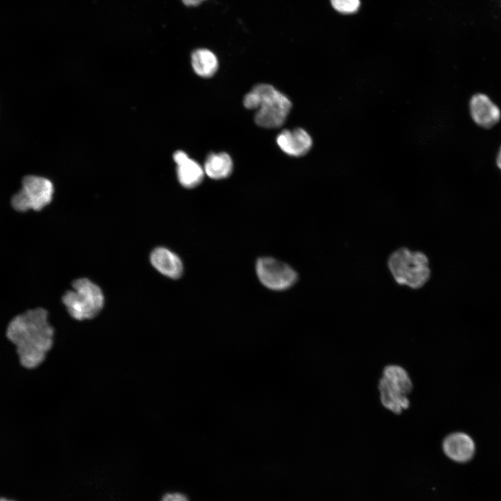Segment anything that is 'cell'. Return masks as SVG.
I'll return each instance as SVG.
<instances>
[{
	"label": "cell",
	"instance_id": "obj_7",
	"mask_svg": "<svg viewBox=\"0 0 501 501\" xmlns=\"http://www.w3.org/2000/svg\"><path fill=\"white\" fill-rule=\"evenodd\" d=\"M469 111L473 122L482 128H492L501 119L499 106L484 93H477L470 97Z\"/></svg>",
	"mask_w": 501,
	"mask_h": 501
},
{
	"label": "cell",
	"instance_id": "obj_3",
	"mask_svg": "<svg viewBox=\"0 0 501 501\" xmlns=\"http://www.w3.org/2000/svg\"><path fill=\"white\" fill-rule=\"evenodd\" d=\"M427 255L407 248L395 250L388 260V267L395 282L412 289H419L427 283L431 271Z\"/></svg>",
	"mask_w": 501,
	"mask_h": 501
},
{
	"label": "cell",
	"instance_id": "obj_15",
	"mask_svg": "<svg viewBox=\"0 0 501 501\" xmlns=\"http://www.w3.org/2000/svg\"><path fill=\"white\" fill-rule=\"evenodd\" d=\"M382 377L392 388L407 396L413 390V383L408 372L400 365H386L383 369Z\"/></svg>",
	"mask_w": 501,
	"mask_h": 501
},
{
	"label": "cell",
	"instance_id": "obj_14",
	"mask_svg": "<svg viewBox=\"0 0 501 501\" xmlns=\"http://www.w3.org/2000/svg\"><path fill=\"white\" fill-rule=\"evenodd\" d=\"M191 65L198 76L208 78L217 71L218 62L216 55L210 50L198 49L191 54Z\"/></svg>",
	"mask_w": 501,
	"mask_h": 501
},
{
	"label": "cell",
	"instance_id": "obj_6",
	"mask_svg": "<svg viewBox=\"0 0 501 501\" xmlns=\"http://www.w3.org/2000/svg\"><path fill=\"white\" fill-rule=\"evenodd\" d=\"M256 271L260 282L273 290L286 289L297 279L296 273L289 266L271 257L259 259Z\"/></svg>",
	"mask_w": 501,
	"mask_h": 501
},
{
	"label": "cell",
	"instance_id": "obj_4",
	"mask_svg": "<svg viewBox=\"0 0 501 501\" xmlns=\"http://www.w3.org/2000/svg\"><path fill=\"white\" fill-rule=\"evenodd\" d=\"M62 298L70 315L77 321L93 319L102 310L104 297L100 287L88 278H79Z\"/></svg>",
	"mask_w": 501,
	"mask_h": 501
},
{
	"label": "cell",
	"instance_id": "obj_2",
	"mask_svg": "<svg viewBox=\"0 0 501 501\" xmlns=\"http://www.w3.org/2000/svg\"><path fill=\"white\" fill-rule=\"evenodd\" d=\"M248 109H257L255 123L264 128H278L285 121L292 107L289 98L267 84L255 86L244 99Z\"/></svg>",
	"mask_w": 501,
	"mask_h": 501
},
{
	"label": "cell",
	"instance_id": "obj_5",
	"mask_svg": "<svg viewBox=\"0 0 501 501\" xmlns=\"http://www.w3.org/2000/svg\"><path fill=\"white\" fill-rule=\"evenodd\" d=\"M54 192L53 183L49 179L27 175L22 180V189L13 196L11 205L18 212L40 211L51 202Z\"/></svg>",
	"mask_w": 501,
	"mask_h": 501
},
{
	"label": "cell",
	"instance_id": "obj_8",
	"mask_svg": "<svg viewBox=\"0 0 501 501\" xmlns=\"http://www.w3.org/2000/svg\"><path fill=\"white\" fill-rule=\"evenodd\" d=\"M445 455L454 461L463 463L470 460L475 451L472 438L463 432H454L444 438L442 444Z\"/></svg>",
	"mask_w": 501,
	"mask_h": 501
},
{
	"label": "cell",
	"instance_id": "obj_10",
	"mask_svg": "<svg viewBox=\"0 0 501 501\" xmlns=\"http://www.w3.org/2000/svg\"><path fill=\"white\" fill-rule=\"evenodd\" d=\"M276 142L285 153L294 157L305 155L312 145V138L302 128L282 131L278 136Z\"/></svg>",
	"mask_w": 501,
	"mask_h": 501
},
{
	"label": "cell",
	"instance_id": "obj_17",
	"mask_svg": "<svg viewBox=\"0 0 501 501\" xmlns=\"http://www.w3.org/2000/svg\"><path fill=\"white\" fill-rule=\"evenodd\" d=\"M161 501H189L187 498L181 493H167L161 499Z\"/></svg>",
	"mask_w": 501,
	"mask_h": 501
},
{
	"label": "cell",
	"instance_id": "obj_19",
	"mask_svg": "<svg viewBox=\"0 0 501 501\" xmlns=\"http://www.w3.org/2000/svg\"><path fill=\"white\" fill-rule=\"evenodd\" d=\"M495 161L497 166L501 170V145L498 151Z\"/></svg>",
	"mask_w": 501,
	"mask_h": 501
},
{
	"label": "cell",
	"instance_id": "obj_9",
	"mask_svg": "<svg viewBox=\"0 0 501 501\" xmlns=\"http://www.w3.org/2000/svg\"><path fill=\"white\" fill-rule=\"evenodd\" d=\"M173 160L177 165L178 181L182 186L192 189L201 183L205 171L197 161L182 150H177L173 154Z\"/></svg>",
	"mask_w": 501,
	"mask_h": 501
},
{
	"label": "cell",
	"instance_id": "obj_16",
	"mask_svg": "<svg viewBox=\"0 0 501 501\" xmlns=\"http://www.w3.org/2000/svg\"><path fill=\"white\" fill-rule=\"evenodd\" d=\"M332 6L337 11L350 14L356 12L360 6V0H331Z\"/></svg>",
	"mask_w": 501,
	"mask_h": 501
},
{
	"label": "cell",
	"instance_id": "obj_13",
	"mask_svg": "<svg viewBox=\"0 0 501 501\" xmlns=\"http://www.w3.org/2000/svg\"><path fill=\"white\" fill-rule=\"evenodd\" d=\"M232 168V160L225 152L210 153L205 161L203 168L205 173L214 180L228 177L231 174Z\"/></svg>",
	"mask_w": 501,
	"mask_h": 501
},
{
	"label": "cell",
	"instance_id": "obj_11",
	"mask_svg": "<svg viewBox=\"0 0 501 501\" xmlns=\"http://www.w3.org/2000/svg\"><path fill=\"white\" fill-rule=\"evenodd\" d=\"M152 265L160 273L170 278H178L183 272V264L180 258L169 249L158 247L150 254Z\"/></svg>",
	"mask_w": 501,
	"mask_h": 501
},
{
	"label": "cell",
	"instance_id": "obj_18",
	"mask_svg": "<svg viewBox=\"0 0 501 501\" xmlns=\"http://www.w3.org/2000/svg\"><path fill=\"white\" fill-rule=\"evenodd\" d=\"M205 0H182L187 6H196Z\"/></svg>",
	"mask_w": 501,
	"mask_h": 501
},
{
	"label": "cell",
	"instance_id": "obj_20",
	"mask_svg": "<svg viewBox=\"0 0 501 501\" xmlns=\"http://www.w3.org/2000/svg\"><path fill=\"white\" fill-rule=\"evenodd\" d=\"M0 501H12V500H8L5 498H0Z\"/></svg>",
	"mask_w": 501,
	"mask_h": 501
},
{
	"label": "cell",
	"instance_id": "obj_12",
	"mask_svg": "<svg viewBox=\"0 0 501 501\" xmlns=\"http://www.w3.org/2000/svg\"><path fill=\"white\" fill-rule=\"evenodd\" d=\"M378 388L381 403L387 410L399 415L409 407L408 396L392 388L382 376L379 380Z\"/></svg>",
	"mask_w": 501,
	"mask_h": 501
},
{
	"label": "cell",
	"instance_id": "obj_1",
	"mask_svg": "<svg viewBox=\"0 0 501 501\" xmlns=\"http://www.w3.org/2000/svg\"><path fill=\"white\" fill-rule=\"evenodd\" d=\"M54 330L48 321V312L42 308L29 310L14 317L6 335L16 345L21 364L34 368L45 360L54 342Z\"/></svg>",
	"mask_w": 501,
	"mask_h": 501
}]
</instances>
